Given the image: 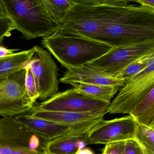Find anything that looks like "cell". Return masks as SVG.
<instances>
[{
  "mask_svg": "<svg viewBox=\"0 0 154 154\" xmlns=\"http://www.w3.org/2000/svg\"><path fill=\"white\" fill-rule=\"evenodd\" d=\"M74 4L54 33L83 36L99 41L112 24L125 20L135 5L127 0H73Z\"/></svg>",
  "mask_w": 154,
  "mask_h": 154,
  "instance_id": "6da1fadb",
  "label": "cell"
},
{
  "mask_svg": "<svg viewBox=\"0 0 154 154\" xmlns=\"http://www.w3.org/2000/svg\"><path fill=\"white\" fill-rule=\"evenodd\" d=\"M41 43L67 70L92 62L113 49L104 42L87 37L57 33L43 38Z\"/></svg>",
  "mask_w": 154,
  "mask_h": 154,
  "instance_id": "7a4b0ae2",
  "label": "cell"
},
{
  "mask_svg": "<svg viewBox=\"0 0 154 154\" xmlns=\"http://www.w3.org/2000/svg\"><path fill=\"white\" fill-rule=\"evenodd\" d=\"M7 16L15 30L24 39L45 38L54 34L60 25L54 22L44 10L41 0H2Z\"/></svg>",
  "mask_w": 154,
  "mask_h": 154,
  "instance_id": "3957f363",
  "label": "cell"
},
{
  "mask_svg": "<svg viewBox=\"0 0 154 154\" xmlns=\"http://www.w3.org/2000/svg\"><path fill=\"white\" fill-rule=\"evenodd\" d=\"M48 141L15 118H0V154H43Z\"/></svg>",
  "mask_w": 154,
  "mask_h": 154,
  "instance_id": "277c9868",
  "label": "cell"
},
{
  "mask_svg": "<svg viewBox=\"0 0 154 154\" xmlns=\"http://www.w3.org/2000/svg\"><path fill=\"white\" fill-rule=\"evenodd\" d=\"M25 68L0 78V116L15 118L33 110L25 86Z\"/></svg>",
  "mask_w": 154,
  "mask_h": 154,
  "instance_id": "5b68a950",
  "label": "cell"
},
{
  "mask_svg": "<svg viewBox=\"0 0 154 154\" xmlns=\"http://www.w3.org/2000/svg\"><path fill=\"white\" fill-rule=\"evenodd\" d=\"M154 87V60L143 70L125 81L106 114H128Z\"/></svg>",
  "mask_w": 154,
  "mask_h": 154,
  "instance_id": "8992f818",
  "label": "cell"
},
{
  "mask_svg": "<svg viewBox=\"0 0 154 154\" xmlns=\"http://www.w3.org/2000/svg\"><path fill=\"white\" fill-rule=\"evenodd\" d=\"M110 104L85 95L73 87L58 92L35 107L46 111L106 115Z\"/></svg>",
  "mask_w": 154,
  "mask_h": 154,
  "instance_id": "52a82bcc",
  "label": "cell"
},
{
  "mask_svg": "<svg viewBox=\"0 0 154 154\" xmlns=\"http://www.w3.org/2000/svg\"><path fill=\"white\" fill-rule=\"evenodd\" d=\"M32 49L29 65L35 78L39 99L45 101L58 92L59 69L47 51L38 45Z\"/></svg>",
  "mask_w": 154,
  "mask_h": 154,
  "instance_id": "ba28073f",
  "label": "cell"
},
{
  "mask_svg": "<svg viewBox=\"0 0 154 154\" xmlns=\"http://www.w3.org/2000/svg\"><path fill=\"white\" fill-rule=\"evenodd\" d=\"M137 123L131 115L110 120L100 121L88 133L92 144H105L134 139Z\"/></svg>",
  "mask_w": 154,
  "mask_h": 154,
  "instance_id": "9c48e42d",
  "label": "cell"
},
{
  "mask_svg": "<svg viewBox=\"0 0 154 154\" xmlns=\"http://www.w3.org/2000/svg\"><path fill=\"white\" fill-rule=\"evenodd\" d=\"M154 51V41L114 48L90 63L106 74L115 77L128 66Z\"/></svg>",
  "mask_w": 154,
  "mask_h": 154,
  "instance_id": "30bf717a",
  "label": "cell"
},
{
  "mask_svg": "<svg viewBox=\"0 0 154 154\" xmlns=\"http://www.w3.org/2000/svg\"><path fill=\"white\" fill-rule=\"evenodd\" d=\"M15 118L27 129L48 141L71 134L89 131L100 121H92L76 125H66L35 117L31 113Z\"/></svg>",
  "mask_w": 154,
  "mask_h": 154,
  "instance_id": "8fae6325",
  "label": "cell"
},
{
  "mask_svg": "<svg viewBox=\"0 0 154 154\" xmlns=\"http://www.w3.org/2000/svg\"><path fill=\"white\" fill-rule=\"evenodd\" d=\"M60 81L64 84L81 83L92 85L119 86L123 87L125 80L114 77L93 67L90 63L80 68L67 70Z\"/></svg>",
  "mask_w": 154,
  "mask_h": 154,
  "instance_id": "7c38bea8",
  "label": "cell"
},
{
  "mask_svg": "<svg viewBox=\"0 0 154 154\" xmlns=\"http://www.w3.org/2000/svg\"><path fill=\"white\" fill-rule=\"evenodd\" d=\"M89 131L61 137L48 141L45 152L47 154H77L78 151L90 144Z\"/></svg>",
  "mask_w": 154,
  "mask_h": 154,
  "instance_id": "4fadbf2b",
  "label": "cell"
},
{
  "mask_svg": "<svg viewBox=\"0 0 154 154\" xmlns=\"http://www.w3.org/2000/svg\"><path fill=\"white\" fill-rule=\"evenodd\" d=\"M33 116L66 125H76L103 119L105 114H81L66 112L46 111L37 109L34 105L31 112Z\"/></svg>",
  "mask_w": 154,
  "mask_h": 154,
  "instance_id": "5bb4252c",
  "label": "cell"
},
{
  "mask_svg": "<svg viewBox=\"0 0 154 154\" xmlns=\"http://www.w3.org/2000/svg\"><path fill=\"white\" fill-rule=\"evenodd\" d=\"M129 115L139 124L154 131V87L136 106Z\"/></svg>",
  "mask_w": 154,
  "mask_h": 154,
  "instance_id": "9a60e30c",
  "label": "cell"
},
{
  "mask_svg": "<svg viewBox=\"0 0 154 154\" xmlns=\"http://www.w3.org/2000/svg\"><path fill=\"white\" fill-rule=\"evenodd\" d=\"M32 52V48L6 57H0V78L25 68L29 63Z\"/></svg>",
  "mask_w": 154,
  "mask_h": 154,
  "instance_id": "2e32d148",
  "label": "cell"
},
{
  "mask_svg": "<svg viewBox=\"0 0 154 154\" xmlns=\"http://www.w3.org/2000/svg\"><path fill=\"white\" fill-rule=\"evenodd\" d=\"M70 85L85 95L109 103L111 99L122 88L119 86L92 85L81 83H74Z\"/></svg>",
  "mask_w": 154,
  "mask_h": 154,
  "instance_id": "e0dca14e",
  "label": "cell"
},
{
  "mask_svg": "<svg viewBox=\"0 0 154 154\" xmlns=\"http://www.w3.org/2000/svg\"><path fill=\"white\" fill-rule=\"evenodd\" d=\"M41 2L48 14L59 25L74 4L73 0H41Z\"/></svg>",
  "mask_w": 154,
  "mask_h": 154,
  "instance_id": "ac0fdd59",
  "label": "cell"
},
{
  "mask_svg": "<svg viewBox=\"0 0 154 154\" xmlns=\"http://www.w3.org/2000/svg\"><path fill=\"white\" fill-rule=\"evenodd\" d=\"M154 60V51L147 54L128 66L115 77L126 81L131 77L141 72L146 68Z\"/></svg>",
  "mask_w": 154,
  "mask_h": 154,
  "instance_id": "d6986e66",
  "label": "cell"
},
{
  "mask_svg": "<svg viewBox=\"0 0 154 154\" xmlns=\"http://www.w3.org/2000/svg\"><path fill=\"white\" fill-rule=\"evenodd\" d=\"M135 139L143 149L145 154H154V131L137 123Z\"/></svg>",
  "mask_w": 154,
  "mask_h": 154,
  "instance_id": "ffe728a7",
  "label": "cell"
},
{
  "mask_svg": "<svg viewBox=\"0 0 154 154\" xmlns=\"http://www.w3.org/2000/svg\"><path fill=\"white\" fill-rule=\"evenodd\" d=\"M25 69H26L25 86H26L27 94L32 104L35 105L36 100L39 97L36 81H35L34 76L29 66V63L25 67Z\"/></svg>",
  "mask_w": 154,
  "mask_h": 154,
  "instance_id": "44dd1931",
  "label": "cell"
},
{
  "mask_svg": "<svg viewBox=\"0 0 154 154\" xmlns=\"http://www.w3.org/2000/svg\"><path fill=\"white\" fill-rule=\"evenodd\" d=\"M15 30L10 18L8 17H0V44L5 37L11 35V32Z\"/></svg>",
  "mask_w": 154,
  "mask_h": 154,
  "instance_id": "7402d4cb",
  "label": "cell"
},
{
  "mask_svg": "<svg viewBox=\"0 0 154 154\" xmlns=\"http://www.w3.org/2000/svg\"><path fill=\"white\" fill-rule=\"evenodd\" d=\"M124 154H145V152L141 145L135 138L125 142Z\"/></svg>",
  "mask_w": 154,
  "mask_h": 154,
  "instance_id": "603a6c76",
  "label": "cell"
},
{
  "mask_svg": "<svg viewBox=\"0 0 154 154\" xmlns=\"http://www.w3.org/2000/svg\"><path fill=\"white\" fill-rule=\"evenodd\" d=\"M125 142L106 145L101 154H124Z\"/></svg>",
  "mask_w": 154,
  "mask_h": 154,
  "instance_id": "cb8c5ba5",
  "label": "cell"
},
{
  "mask_svg": "<svg viewBox=\"0 0 154 154\" xmlns=\"http://www.w3.org/2000/svg\"><path fill=\"white\" fill-rule=\"evenodd\" d=\"M19 50L15 49H8L0 45V57H6L14 53L15 52Z\"/></svg>",
  "mask_w": 154,
  "mask_h": 154,
  "instance_id": "d4e9b609",
  "label": "cell"
},
{
  "mask_svg": "<svg viewBox=\"0 0 154 154\" xmlns=\"http://www.w3.org/2000/svg\"><path fill=\"white\" fill-rule=\"evenodd\" d=\"M132 2L137 3L140 5L146 6L154 10V0H135L132 1Z\"/></svg>",
  "mask_w": 154,
  "mask_h": 154,
  "instance_id": "484cf974",
  "label": "cell"
},
{
  "mask_svg": "<svg viewBox=\"0 0 154 154\" xmlns=\"http://www.w3.org/2000/svg\"><path fill=\"white\" fill-rule=\"evenodd\" d=\"M7 17L6 11L2 0H0V17Z\"/></svg>",
  "mask_w": 154,
  "mask_h": 154,
  "instance_id": "4316f807",
  "label": "cell"
},
{
  "mask_svg": "<svg viewBox=\"0 0 154 154\" xmlns=\"http://www.w3.org/2000/svg\"><path fill=\"white\" fill-rule=\"evenodd\" d=\"M77 154H95V153L89 148H84L79 150Z\"/></svg>",
  "mask_w": 154,
  "mask_h": 154,
  "instance_id": "83f0119b",
  "label": "cell"
},
{
  "mask_svg": "<svg viewBox=\"0 0 154 154\" xmlns=\"http://www.w3.org/2000/svg\"><path fill=\"white\" fill-rule=\"evenodd\" d=\"M43 154H47L45 152H44V153H43Z\"/></svg>",
  "mask_w": 154,
  "mask_h": 154,
  "instance_id": "f1b7e54d",
  "label": "cell"
}]
</instances>
